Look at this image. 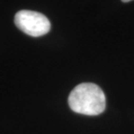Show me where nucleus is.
Wrapping results in <instances>:
<instances>
[{"label": "nucleus", "mask_w": 134, "mask_h": 134, "mask_svg": "<svg viewBox=\"0 0 134 134\" xmlns=\"http://www.w3.org/2000/svg\"><path fill=\"white\" fill-rule=\"evenodd\" d=\"M73 112L85 115H98L105 109V96L98 86L82 83L74 87L68 99Z\"/></svg>", "instance_id": "f257e3e1"}, {"label": "nucleus", "mask_w": 134, "mask_h": 134, "mask_svg": "<svg viewBox=\"0 0 134 134\" xmlns=\"http://www.w3.org/2000/svg\"><path fill=\"white\" fill-rule=\"evenodd\" d=\"M16 26L23 32L33 37L47 34L51 30V23L42 13L23 10L16 14L14 19Z\"/></svg>", "instance_id": "f03ea898"}, {"label": "nucleus", "mask_w": 134, "mask_h": 134, "mask_svg": "<svg viewBox=\"0 0 134 134\" xmlns=\"http://www.w3.org/2000/svg\"><path fill=\"white\" fill-rule=\"evenodd\" d=\"M130 1H132V0H122V2H124V3H127V2H130Z\"/></svg>", "instance_id": "7ed1b4c3"}]
</instances>
